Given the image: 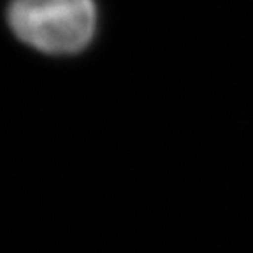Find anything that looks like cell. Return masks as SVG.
Listing matches in <instances>:
<instances>
[{
    "label": "cell",
    "instance_id": "cell-1",
    "mask_svg": "<svg viewBox=\"0 0 253 253\" xmlns=\"http://www.w3.org/2000/svg\"><path fill=\"white\" fill-rule=\"evenodd\" d=\"M9 25L20 41L47 55H74L97 30L93 0H12Z\"/></svg>",
    "mask_w": 253,
    "mask_h": 253
}]
</instances>
